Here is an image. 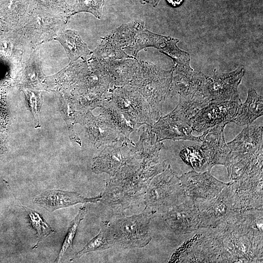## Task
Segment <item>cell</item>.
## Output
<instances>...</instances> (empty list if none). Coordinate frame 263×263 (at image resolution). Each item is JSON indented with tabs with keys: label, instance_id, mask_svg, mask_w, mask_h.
<instances>
[{
	"label": "cell",
	"instance_id": "d6986e66",
	"mask_svg": "<svg viewBox=\"0 0 263 263\" xmlns=\"http://www.w3.org/2000/svg\"><path fill=\"white\" fill-rule=\"evenodd\" d=\"M139 141L132 145L131 151L133 162L142 167L154 166L159 163V152L163 147L157 142L155 134L149 128H143Z\"/></svg>",
	"mask_w": 263,
	"mask_h": 263
},
{
	"label": "cell",
	"instance_id": "ffe728a7",
	"mask_svg": "<svg viewBox=\"0 0 263 263\" xmlns=\"http://www.w3.org/2000/svg\"><path fill=\"white\" fill-rule=\"evenodd\" d=\"M102 196L87 198L76 192L58 189L47 190L35 197L33 201L49 212L78 203H95L101 200Z\"/></svg>",
	"mask_w": 263,
	"mask_h": 263
},
{
	"label": "cell",
	"instance_id": "7a4b0ae2",
	"mask_svg": "<svg viewBox=\"0 0 263 263\" xmlns=\"http://www.w3.org/2000/svg\"><path fill=\"white\" fill-rule=\"evenodd\" d=\"M153 178L150 171L138 164L123 166L107 184L103 198L108 205L128 208L144 196Z\"/></svg>",
	"mask_w": 263,
	"mask_h": 263
},
{
	"label": "cell",
	"instance_id": "5bb4252c",
	"mask_svg": "<svg viewBox=\"0 0 263 263\" xmlns=\"http://www.w3.org/2000/svg\"><path fill=\"white\" fill-rule=\"evenodd\" d=\"M229 185L248 188L263 185V154H246L231 167Z\"/></svg>",
	"mask_w": 263,
	"mask_h": 263
},
{
	"label": "cell",
	"instance_id": "44dd1931",
	"mask_svg": "<svg viewBox=\"0 0 263 263\" xmlns=\"http://www.w3.org/2000/svg\"><path fill=\"white\" fill-rule=\"evenodd\" d=\"M99 61L109 75L112 91L114 88L130 82L137 69L138 60L136 57L119 59L108 57Z\"/></svg>",
	"mask_w": 263,
	"mask_h": 263
},
{
	"label": "cell",
	"instance_id": "52a82bcc",
	"mask_svg": "<svg viewBox=\"0 0 263 263\" xmlns=\"http://www.w3.org/2000/svg\"><path fill=\"white\" fill-rule=\"evenodd\" d=\"M107 96L121 112L141 125L154 124L150 105L144 97L130 84L114 88Z\"/></svg>",
	"mask_w": 263,
	"mask_h": 263
},
{
	"label": "cell",
	"instance_id": "3957f363",
	"mask_svg": "<svg viewBox=\"0 0 263 263\" xmlns=\"http://www.w3.org/2000/svg\"><path fill=\"white\" fill-rule=\"evenodd\" d=\"M173 68L162 69L152 63L138 60L136 71L129 83L148 103L154 123L161 117L163 104L171 93Z\"/></svg>",
	"mask_w": 263,
	"mask_h": 263
},
{
	"label": "cell",
	"instance_id": "4dcf8cb0",
	"mask_svg": "<svg viewBox=\"0 0 263 263\" xmlns=\"http://www.w3.org/2000/svg\"><path fill=\"white\" fill-rule=\"evenodd\" d=\"M106 0H75L71 6V15L80 12H88L100 19L102 16V8Z\"/></svg>",
	"mask_w": 263,
	"mask_h": 263
},
{
	"label": "cell",
	"instance_id": "d6a6232c",
	"mask_svg": "<svg viewBox=\"0 0 263 263\" xmlns=\"http://www.w3.org/2000/svg\"><path fill=\"white\" fill-rule=\"evenodd\" d=\"M29 216L33 227L37 231L39 238L38 242L44 237L47 236L54 230L50 226L42 216L32 210L29 209Z\"/></svg>",
	"mask_w": 263,
	"mask_h": 263
},
{
	"label": "cell",
	"instance_id": "1f68e13d",
	"mask_svg": "<svg viewBox=\"0 0 263 263\" xmlns=\"http://www.w3.org/2000/svg\"><path fill=\"white\" fill-rule=\"evenodd\" d=\"M25 94L26 107L33 113L36 127H39V115L42 103V96L38 92L26 90Z\"/></svg>",
	"mask_w": 263,
	"mask_h": 263
},
{
	"label": "cell",
	"instance_id": "7402d4cb",
	"mask_svg": "<svg viewBox=\"0 0 263 263\" xmlns=\"http://www.w3.org/2000/svg\"><path fill=\"white\" fill-rule=\"evenodd\" d=\"M101 108L102 114L127 139H130L131 132L137 131L141 126L129 115L119 110L108 97L103 98Z\"/></svg>",
	"mask_w": 263,
	"mask_h": 263
},
{
	"label": "cell",
	"instance_id": "836d02e7",
	"mask_svg": "<svg viewBox=\"0 0 263 263\" xmlns=\"http://www.w3.org/2000/svg\"><path fill=\"white\" fill-rule=\"evenodd\" d=\"M32 5L38 9H45L51 11H59L71 16V6L68 5L65 0H30Z\"/></svg>",
	"mask_w": 263,
	"mask_h": 263
},
{
	"label": "cell",
	"instance_id": "484cf974",
	"mask_svg": "<svg viewBox=\"0 0 263 263\" xmlns=\"http://www.w3.org/2000/svg\"><path fill=\"white\" fill-rule=\"evenodd\" d=\"M113 244H114V240L109 226L104 227L96 236L90 240L70 260V261L78 259L88 252L107 249Z\"/></svg>",
	"mask_w": 263,
	"mask_h": 263
},
{
	"label": "cell",
	"instance_id": "ac0fdd59",
	"mask_svg": "<svg viewBox=\"0 0 263 263\" xmlns=\"http://www.w3.org/2000/svg\"><path fill=\"white\" fill-rule=\"evenodd\" d=\"M263 130L262 126L247 125L232 141L226 143L231 150L232 164L246 154H263Z\"/></svg>",
	"mask_w": 263,
	"mask_h": 263
},
{
	"label": "cell",
	"instance_id": "4fadbf2b",
	"mask_svg": "<svg viewBox=\"0 0 263 263\" xmlns=\"http://www.w3.org/2000/svg\"><path fill=\"white\" fill-rule=\"evenodd\" d=\"M185 195L193 199H206L217 196L228 183L215 178L210 170H195L183 173L178 177Z\"/></svg>",
	"mask_w": 263,
	"mask_h": 263
},
{
	"label": "cell",
	"instance_id": "8fae6325",
	"mask_svg": "<svg viewBox=\"0 0 263 263\" xmlns=\"http://www.w3.org/2000/svg\"><path fill=\"white\" fill-rule=\"evenodd\" d=\"M226 124L217 125L205 132L201 136L200 147L209 168L216 165L225 166L230 174L232 166L231 150L225 143L224 129Z\"/></svg>",
	"mask_w": 263,
	"mask_h": 263
},
{
	"label": "cell",
	"instance_id": "603a6c76",
	"mask_svg": "<svg viewBox=\"0 0 263 263\" xmlns=\"http://www.w3.org/2000/svg\"><path fill=\"white\" fill-rule=\"evenodd\" d=\"M263 98L254 89H249L246 100L238 109L232 122L239 126L251 125L263 114Z\"/></svg>",
	"mask_w": 263,
	"mask_h": 263
},
{
	"label": "cell",
	"instance_id": "83f0119b",
	"mask_svg": "<svg viewBox=\"0 0 263 263\" xmlns=\"http://www.w3.org/2000/svg\"><path fill=\"white\" fill-rule=\"evenodd\" d=\"M60 109L67 124L70 139L81 145V141L74 128L75 124L77 123L78 112L75 110L73 101L69 98L64 97L61 99L60 103Z\"/></svg>",
	"mask_w": 263,
	"mask_h": 263
},
{
	"label": "cell",
	"instance_id": "d590c367",
	"mask_svg": "<svg viewBox=\"0 0 263 263\" xmlns=\"http://www.w3.org/2000/svg\"><path fill=\"white\" fill-rule=\"evenodd\" d=\"M169 4L172 7H175L180 5L183 0H166Z\"/></svg>",
	"mask_w": 263,
	"mask_h": 263
},
{
	"label": "cell",
	"instance_id": "cb8c5ba5",
	"mask_svg": "<svg viewBox=\"0 0 263 263\" xmlns=\"http://www.w3.org/2000/svg\"><path fill=\"white\" fill-rule=\"evenodd\" d=\"M55 39L61 43L69 58L72 61H75L79 58L85 60L87 56L93 53L76 31L66 30Z\"/></svg>",
	"mask_w": 263,
	"mask_h": 263
},
{
	"label": "cell",
	"instance_id": "277c9868",
	"mask_svg": "<svg viewBox=\"0 0 263 263\" xmlns=\"http://www.w3.org/2000/svg\"><path fill=\"white\" fill-rule=\"evenodd\" d=\"M185 195L180 181L170 165L151 180L144 198L145 205L154 213L166 212L178 205Z\"/></svg>",
	"mask_w": 263,
	"mask_h": 263
},
{
	"label": "cell",
	"instance_id": "5b68a950",
	"mask_svg": "<svg viewBox=\"0 0 263 263\" xmlns=\"http://www.w3.org/2000/svg\"><path fill=\"white\" fill-rule=\"evenodd\" d=\"M154 213L151 211L116 220L109 226L117 244L124 248H140L151 241L150 223Z\"/></svg>",
	"mask_w": 263,
	"mask_h": 263
},
{
	"label": "cell",
	"instance_id": "30bf717a",
	"mask_svg": "<svg viewBox=\"0 0 263 263\" xmlns=\"http://www.w3.org/2000/svg\"><path fill=\"white\" fill-rule=\"evenodd\" d=\"M241 101L210 103L199 110L188 121L193 131L198 132L217 125L232 122Z\"/></svg>",
	"mask_w": 263,
	"mask_h": 263
},
{
	"label": "cell",
	"instance_id": "9a60e30c",
	"mask_svg": "<svg viewBox=\"0 0 263 263\" xmlns=\"http://www.w3.org/2000/svg\"><path fill=\"white\" fill-rule=\"evenodd\" d=\"M77 123L85 127L90 140L97 148L117 141L121 135L101 113L95 116L89 111L78 113Z\"/></svg>",
	"mask_w": 263,
	"mask_h": 263
},
{
	"label": "cell",
	"instance_id": "7c38bea8",
	"mask_svg": "<svg viewBox=\"0 0 263 263\" xmlns=\"http://www.w3.org/2000/svg\"><path fill=\"white\" fill-rule=\"evenodd\" d=\"M245 73L240 67L229 73L207 75L206 89L210 103L240 101L238 87Z\"/></svg>",
	"mask_w": 263,
	"mask_h": 263
},
{
	"label": "cell",
	"instance_id": "ba28073f",
	"mask_svg": "<svg viewBox=\"0 0 263 263\" xmlns=\"http://www.w3.org/2000/svg\"><path fill=\"white\" fill-rule=\"evenodd\" d=\"M194 202L198 212L200 228L217 227L234 212L229 183L217 196L206 199H194Z\"/></svg>",
	"mask_w": 263,
	"mask_h": 263
},
{
	"label": "cell",
	"instance_id": "d4e9b609",
	"mask_svg": "<svg viewBox=\"0 0 263 263\" xmlns=\"http://www.w3.org/2000/svg\"><path fill=\"white\" fill-rule=\"evenodd\" d=\"M170 38L153 33L144 27L138 32L132 43L123 50L130 56L136 57L139 51L147 47L159 50Z\"/></svg>",
	"mask_w": 263,
	"mask_h": 263
},
{
	"label": "cell",
	"instance_id": "e575fe53",
	"mask_svg": "<svg viewBox=\"0 0 263 263\" xmlns=\"http://www.w3.org/2000/svg\"><path fill=\"white\" fill-rule=\"evenodd\" d=\"M142 4L148 3L152 6H156L160 0H138Z\"/></svg>",
	"mask_w": 263,
	"mask_h": 263
},
{
	"label": "cell",
	"instance_id": "2e32d148",
	"mask_svg": "<svg viewBox=\"0 0 263 263\" xmlns=\"http://www.w3.org/2000/svg\"><path fill=\"white\" fill-rule=\"evenodd\" d=\"M180 204L164 214L166 223L177 234L189 233L200 228V220L194 199L188 197Z\"/></svg>",
	"mask_w": 263,
	"mask_h": 263
},
{
	"label": "cell",
	"instance_id": "4316f807",
	"mask_svg": "<svg viewBox=\"0 0 263 263\" xmlns=\"http://www.w3.org/2000/svg\"><path fill=\"white\" fill-rule=\"evenodd\" d=\"M179 40L170 38L159 51L170 57L173 61L175 65L187 68H190V56L188 53L181 50L177 46Z\"/></svg>",
	"mask_w": 263,
	"mask_h": 263
},
{
	"label": "cell",
	"instance_id": "e0dca14e",
	"mask_svg": "<svg viewBox=\"0 0 263 263\" xmlns=\"http://www.w3.org/2000/svg\"><path fill=\"white\" fill-rule=\"evenodd\" d=\"M151 130L155 134L156 141L164 140H183L201 143V136H195L188 121L175 116L170 113L161 116L152 126Z\"/></svg>",
	"mask_w": 263,
	"mask_h": 263
},
{
	"label": "cell",
	"instance_id": "6da1fadb",
	"mask_svg": "<svg viewBox=\"0 0 263 263\" xmlns=\"http://www.w3.org/2000/svg\"><path fill=\"white\" fill-rule=\"evenodd\" d=\"M206 78L207 75L191 67L174 66L170 93L177 94L179 101L171 114L188 121L210 103L206 93Z\"/></svg>",
	"mask_w": 263,
	"mask_h": 263
},
{
	"label": "cell",
	"instance_id": "8992f818",
	"mask_svg": "<svg viewBox=\"0 0 263 263\" xmlns=\"http://www.w3.org/2000/svg\"><path fill=\"white\" fill-rule=\"evenodd\" d=\"M144 22L133 21L123 24L102 38V41L93 52V60L100 61L108 57L116 59L133 57L123 50L133 42L137 33L144 27Z\"/></svg>",
	"mask_w": 263,
	"mask_h": 263
},
{
	"label": "cell",
	"instance_id": "f1b7e54d",
	"mask_svg": "<svg viewBox=\"0 0 263 263\" xmlns=\"http://www.w3.org/2000/svg\"><path fill=\"white\" fill-rule=\"evenodd\" d=\"M181 156L196 171L203 172V171L211 170L200 148L186 147L181 152Z\"/></svg>",
	"mask_w": 263,
	"mask_h": 263
},
{
	"label": "cell",
	"instance_id": "9c48e42d",
	"mask_svg": "<svg viewBox=\"0 0 263 263\" xmlns=\"http://www.w3.org/2000/svg\"><path fill=\"white\" fill-rule=\"evenodd\" d=\"M130 144L131 139L121 135L117 141L107 145L93 160L92 170L96 174L106 173L113 176L123 166L134 163Z\"/></svg>",
	"mask_w": 263,
	"mask_h": 263
},
{
	"label": "cell",
	"instance_id": "f546056e",
	"mask_svg": "<svg viewBox=\"0 0 263 263\" xmlns=\"http://www.w3.org/2000/svg\"><path fill=\"white\" fill-rule=\"evenodd\" d=\"M87 212L86 207L84 206L79 209L75 217L70 223L67 233L62 244L60 251L55 262L60 261L66 252L72 248V244L77 230L81 221L84 219Z\"/></svg>",
	"mask_w": 263,
	"mask_h": 263
}]
</instances>
